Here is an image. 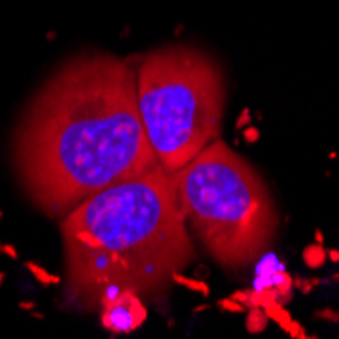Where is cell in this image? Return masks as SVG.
<instances>
[{"mask_svg": "<svg viewBox=\"0 0 339 339\" xmlns=\"http://www.w3.org/2000/svg\"><path fill=\"white\" fill-rule=\"evenodd\" d=\"M18 309L31 313L33 309H37V303H33V301H20V303H18Z\"/></svg>", "mask_w": 339, "mask_h": 339, "instance_id": "cell-21", "label": "cell"}, {"mask_svg": "<svg viewBox=\"0 0 339 339\" xmlns=\"http://www.w3.org/2000/svg\"><path fill=\"white\" fill-rule=\"evenodd\" d=\"M2 217H4V214H2V209H0V221H2Z\"/></svg>", "mask_w": 339, "mask_h": 339, "instance_id": "cell-28", "label": "cell"}, {"mask_svg": "<svg viewBox=\"0 0 339 339\" xmlns=\"http://www.w3.org/2000/svg\"><path fill=\"white\" fill-rule=\"evenodd\" d=\"M217 309L224 311V313H234V315H240V313H246V305L238 303L234 296H224V299L217 301Z\"/></svg>", "mask_w": 339, "mask_h": 339, "instance_id": "cell-13", "label": "cell"}, {"mask_svg": "<svg viewBox=\"0 0 339 339\" xmlns=\"http://www.w3.org/2000/svg\"><path fill=\"white\" fill-rule=\"evenodd\" d=\"M185 224L221 268L254 262L272 244L278 211L266 183L219 139L173 171Z\"/></svg>", "mask_w": 339, "mask_h": 339, "instance_id": "cell-3", "label": "cell"}, {"mask_svg": "<svg viewBox=\"0 0 339 339\" xmlns=\"http://www.w3.org/2000/svg\"><path fill=\"white\" fill-rule=\"evenodd\" d=\"M240 132H242V136H244V142H248V144L258 142V140H260V136H262L260 128H258V126H254V124L244 126V128H242Z\"/></svg>", "mask_w": 339, "mask_h": 339, "instance_id": "cell-15", "label": "cell"}, {"mask_svg": "<svg viewBox=\"0 0 339 339\" xmlns=\"http://www.w3.org/2000/svg\"><path fill=\"white\" fill-rule=\"evenodd\" d=\"M171 282L177 284V287H183L187 291H191L199 296H209L211 289H209V284L205 280H201V278H193V277H187V274H183V270H175L171 274Z\"/></svg>", "mask_w": 339, "mask_h": 339, "instance_id": "cell-7", "label": "cell"}, {"mask_svg": "<svg viewBox=\"0 0 339 339\" xmlns=\"http://www.w3.org/2000/svg\"><path fill=\"white\" fill-rule=\"evenodd\" d=\"M313 319H319V321H327V323L337 325L339 323V311H335L333 307H323V309H317L313 313Z\"/></svg>", "mask_w": 339, "mask_h": 339, "instance_id": "cell-14", "label": "cell"}, {"mask_svg": "<svg viewBox=\"0 0 339 339\" xmlns=\"http://www.w3.org/2000/svg\"><path fill=\"white\" fill-rule=\"evenodd\" d=\"M25 268L29 270L31 277H33L37 282L43 284V287H61V284H63L61 274H53V272H49L45 266H41L39 262L27 260V262H25Z\"/></svg>", "mask_w": 339, "mask_h": 339, "instance_id": "cell-8", "label": "cell"}, {"mask_svg": "<svg viewBox=\"0 0 339 339\" xmlns=\"http://www.w3.org/2000/svg\"><path fill=\"white\" fill-rule=\"evenodd\" d=\"M287 333H289L291 337H294V339H309V333H307V329L303 327V323L296 321V319H293V323H291V327H289Z\"/></svg>", "mask_w": 339, "mask_h": 339, "instance_id": "cell-16", "label": "cell"}, {"mask_svg": "<svg viewBox=\"0 0 339 339\" xmlns=\"http://www.w3.org/2000/svg\"><path fill=\"white\" fill-rule=\"evenodd\" d=\"M67 307L96 311L108 284L140 296L167 291L195 256L173 173L163 167L86 197L61 217Z\"/></svg>", "mask_w": 339, "mask_h": 339, "instance_id": "cell-2", "label": "cell"}, {"mask_svg": "<svg viewBox=\"0 0 339 339\" xmlns=\"http://www.w3.org/2000/svg\"><path fill=\"white\" fill-rule=\"evenodd\" d=\"M264 311H266L268 319L277 323V325L280 327V329H282L284 333L289 331V327H291V323H293L294 317L289 313V309H287V307H284L280 301H277V303H270L268 307H264Z\"/></svg>", "mask_w": 339, "mask_h": 339, "instance_id": "cell-10", "label": "cell"}, {"mask_svg": "<svg viewBox=\"0 0 339 339\" xmlns=\"http://www.w3.org/2000/svg\"><path fill=\"white\" fill-rule=\"evenodd\" d=\"M211 305H199V307H195L193 309V313H201V311H205V309H209Z\"/></svg>", "mask_w": 339, "mask_h": 339, "instance_id": "cell-24", "label": "cell"}, {"mask_svg": "<svg viewBox=\"0 0 339 339\" xmlns=\"http://www.w3.org/2000/svg\"><path fill=\"white\" fill-rule=\"evenodd\" d=\"M6 280V272H0V289H2V284Z\"/></svg>", "mask_w": 339, "mask_h": 339, "instance_id": "cell-25", "label": "cell"}, {"mask_svg": "<svg viewBox=\"0 0 339 339\" xmlns=\"http://www.w3.org/2000/svg\"><path fill=\"white\" fill-rule=\"evenodd\" d=\"M301 258H303V264L309 270H319L325 266V262H327V248L323 246V244H309V246H305L303 248V254H301Z\"/></svg>", "mask_w": 339, "mask_h": 339, "instance_id": "cell-6", "label": "cell"}, {"mask_svg": "<svg viewBox=\"0 0 339 339\" xmlns=\"http://www.w3.org/2000/svg\"><path fill=\"white\" fill-rule=\"evenodd\" d=\"M331 280H333V282H339V272H335V274H331Z\"/></svg>", "mask_w": 339, "mask_h": 339, "instance_id": "cell-26", "label": "cell"}, {"mask_svg": "<svg viewBox=\"0 0 339 339\" xmlns=\"http://www.w3.org/2000/svg\"><path fill=\"white\" fill-rule=\"evenodd\" d=\"M136 100L144 132L169 173L221 134L226 79L197 47L167 45L146 53L136 69Z\"/></svg>", "mask_w": 339, "mask_h": 339, "instance_id": "cell-4", "label": "cell"}, {"mask_svg": "<svg viewBox=\"0 0 339 339\" xmlns=\"http://www.w3.org/2000/svg\"><path fill=\"white\" fill-rule=\"evenodd\" d=\"M31 317H35V319H45V315L43 313H41V311H37V309H33V311H31Z\"/></svg>", "mask_w": 339, "mask_h": 339, "instance_id": "cell-23", "label": "cell"}, {"mask_svg": "<svg viewBox=\"0 0 339 339\" xmlns=\"http://www.w3.org/2000/svg\"><path fill=\"white\" fill-rule=\"evenodd\" d=\"M319 284H323V280L319 277H311V278H305V277H293V289L294 291H299L303 294H311Z\"/></svg>", "mask_w": 339, "mask_h": 339, "instance_id": "cell-12", "label": "cell"}, {"mask_svg": "<svg viewBox=\"0 0 339 339\" xmlns=\"http://www.w3.org/2000/svg\"><path fill=\"white\" fill-rule=\"evenodd\" d=\"M327 262L339 264V250L337 248H327Z\"/></svg>", "mask_w": 339, "mask_h": 339, "instance_id": "cell-20", "label": "cell"}, {"mask_svg": "<svg viewBox=\"0 0 339 339\" xmlns=\"http://www.w3.org/2000/svg\"><path fill=\"white\" fill-rule=\"evenodd\" d=\"M148 309L142 296L134 291H124L118 299L100 309V325L112 335H128L146 323Z\"/></svg>", "mask_w": 339, "mask_h": 339, "instance_id": "cell-5", "label": "cell"}, {"mask_svg": "<svg viewBox=\"0 0 339 339\" xmlns=\"http://www.w3.org/2000/svg\"><path fill=\"white\" fill-rule=\"evenodd\" d=\"M252 124V110L250 108H244L240 114H238V118H236V130L240 132L244 126H248Z\"/></svg>", "mask_w": 339, "mask_h": 339, "instance_id": "cell-18", "label": "cell"}, {"mask_svg": "<svg viewBox=\"0 0 339 339\" xmlns=\"http://www.w3.org/2000/svg\"><path fill=\"white\" fill-rule=\"evenodd\" d=\"M329 158H331V161H333V158H337V153H335V151H331V153H329Z\"/></svg>", "mask_w": 339, "mask_h": 339, "instance_id": "cell-27", "label": "cell"}, {"mask_svg": "<svg viewBox=\"0 0 339 339\" xmlns=\"http://www.w3.org/2000/svg\"><path fill=\"white\" fill-rule=\"evenodd\" d=\"M0 254H4V256L10 258V260H18L20 258L18 248L13 246V244H6V242H0Z\"/></svg>", "mask_w": 339, "mask_h": 339, "instance_id": "cell-17", "label": "cell"}, {"mask_svg": "<svg viewBox=\"0 0 339 339\" xmlns=\"http://www.w3.org/2000/svg\"><path fill=\"white\" fill-rule=\"evenodd\" d=\"M313 242L325 244V236H323V230H321V228H315V230H313Z\"/></svg>", "mask_w": 339, "mask_h": 339, "instance_id": "cell-22", "label": "cell"}, {"mask_svg": "<svg viewBox=\"0 0 339 339\" xmlns=\"http://www.w3.org/2000/svg\"><path fill=\"white\" fill-rule=\"evenodd\" d=\"M278 301V294L274 289H248V303H246V309L250 307H268L270 303H277Z\"/></svg>", "mask_w": 339, "mask_h": 339, "instance_id": "cell-11", "label": "cell"}, {"mask_svg": "<svg viewBox=\"0 0 339 339\" xmlns=\"http://www.w3.org/2000/svg\"><path fill=\"white\" fill-rule=\"evenodd\" d=\"M230 296H234V299L238 301V303H242V305H246L248 303V289H244V291H234Z\"/></svg>", "mask_w": 339, "mask_h": 339, "instance_id": "cell-19", "label": "cell"}, {"mask_svg": "<svg viewBox=\"0 0 339 339\" xmlns=\"http://www.w3.org/2000/svg\"><path fill=\"white\" fill-rule=\"evenodd\" d=\"M246 321H244V327H246V331L250 335H258L262 331H266V327L270 323L266 311L262 309V307H250L246 309Z\"/></svg>", "mask_w": 339, "mask_h": 339, "instance_id": "cell-9", "label": "cell"}, {"mask_svg": "<svg viewBox=\"0 0 339 339\" xmlns=\"http://www.w3.org/2000/svg\"><path fill=\"white\" fill-rule=\"evenodd\" d=\"M13 163L29 199L55 219L102 189L161 167L130 63L110 53L63 63L20 116Z\"/></svg>", "mask_w": 339, "mask_h": 339, "instance_id": "cell-1", "label": "cell"}]
</instances>
